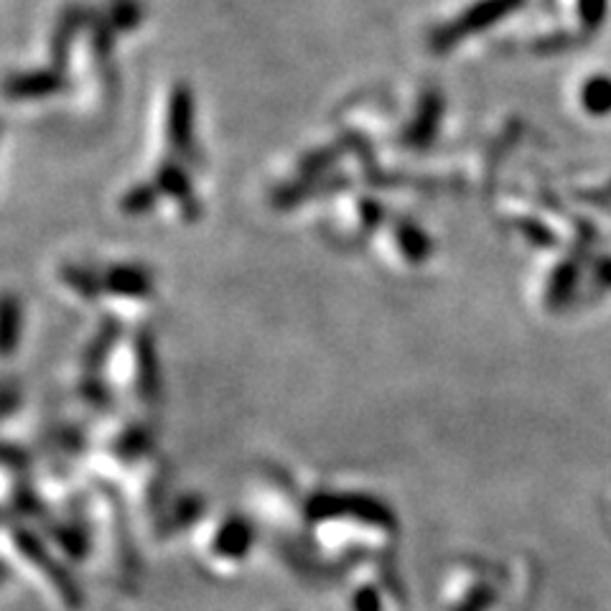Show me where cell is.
<instances>
[{
    "mask_svg": "<svg viewBox=\"0 0 611 611\" xmlns=\"http://www.w3.org/2000/svg\"><path fill=\"white\" fill-rule=\"evenodd\" d=\"M525 3V0H481V3L471 6L469 11H464L459 19L451 21L449 26H444L441 31H436L434 37V47L438 51H446L459 44L461 39L471 37V33H479L489 29V26H495L505 19V16H510L518 11V8Z\"/></svg>",
    "mask_w": 611,
    "mask_h": 611,
    "instance_id": "1",
    "label": "cell"
},
{
    "mask_svg": "<svg viewBox=\"0 0 611 611\" xmlns=\"http://www.w3.org/2000/svg\"><path fill=\"white\" fill-rule=\"evenodd\" d=\"M581 102L591 115H609L611 113V80L604 74L591 77L581 90Z\"/></svg>",
    "mask_w": 611,
    "mask_h": 611,
    "instance_id": "2",
    "label": "cell"
},
{
    "mask_svg": "<svg viewBox=\"0 0 611 611\" xmlns=\"http://www.w3.org/2000/svg\"><path fill=\"white\" fill-rule=\"evenodd\" d=\"M57 88V82L51 80L49 74H31V77H23V80H16L11 84V92L13 94H47Z\"/></svg>",
    "mask_w": 611,
    "mask_h": 611,
    "instance_id": "3",
    "label": "cell"
},
{
    "mask_svg": "<svg viewBox=\"0 0 611 611\" xmlns=\"http://www.w3.org/2000/svg\"><path fill=\"white\" fill-rule=\"evenodd\" d=\"M579 16L583 29L597 31L607 16V0H579Z\"/></svg>",
    "mask_w": 611,
    "mask_h": 611,
    "instance_id": "4",
    "label": "cell"
},
{
    "mask_svg": "<svg viewBox=\"0 0 611 611\" xmlns=\"http://www.w3.org/2000/svg\"><path fill=\"white\" fill-rule=\"evenodd\" d=\"M604 281H607V283H611V268H607V273H604Z\"/></svg>",
    "mask_w": 611,
    "mask_h": 611,
    "instance_id": "5",
    "label": "cell"
}]
</instances>
